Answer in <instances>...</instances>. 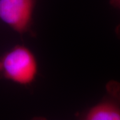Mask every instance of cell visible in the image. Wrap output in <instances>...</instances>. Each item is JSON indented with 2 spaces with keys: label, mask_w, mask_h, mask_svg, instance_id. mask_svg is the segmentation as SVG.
Wrapping results in <instances>:
<instances>
[{
  "label": "cell",
  "mask_w": 120,
  "mask_h": 120,
  "mask_svg": "<svg viewBox=\"0 0 120 120\" xmlns=\"http://www.w3.org/2000/svg\"><path fill=\"white\" fill-rule=\"evenodd\" d=\"M38 73V63L27 47L16 45L0 57V76L20 85H29Z\"/></svg>",
  "instance_id": "1"
},
{
  "label": "cell",
  "mask_w": 120,
  "mask_h": 120,
  "mask_svg": "<svg viewBox=\"0 0 120 120\" xmlns=\"http://www.w3.org/2000/svg\"><path fill=\"white\" fill-rule=\"evenodd\" d=\"M36 0H0V19L19 34L31 26Z\"/></svg>",
  "instance_id": "2"
},
{
  "label": "cell",
  "mask_w": 120,
  "mask_h": 120,
  "mask_svg": "<svg viewBox=\"0 0 120 120\" xmlns=\"http://www.w3.org/2000/svg\"><path fill=\"white\" fill-rule=\"evenodd\" d=\"M107 94L86 112V120H120V83L112 81L106 86Z\"/></svg>",
  "instance_id": "3"
},
{
  "label": "cell",
  "mask_w": 120,
  "mask_h": 120,
  "mask_svg": "<svg viewBox=\"0 0 120 120\" xmlns=\"http://www.w3.org/2000/svg\"><path fill=\"white\" fill-rule=\"evenodd\" d=\"M110 4L120 11V0H110ZM117 33L120 35V24L117 27Z\"/></svg>",
  "instance_id": "4"
}]
</instances>
